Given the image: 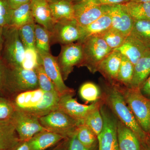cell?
Masks as SVG:
<instances>
[{"instance_id":"6da1fadb","label":"cell","mask_w":150,"mask_h":150,"mask_svg":"<svg viewBox=\"0 0 150 150\" xmlns=\"http://www.w3.org/2000/svg\"><path fill=\"white\" fill-rule=\"evenodd\" d=\"M16 110L40 118L58 109L60 96L40 88L13 95L9 97Z\"/></svg>"},{"instance_id":"7a4b0ae2","label":"cell","mask_w":150,"mask_h":150,"mask_svg":"<svg viewBox=\"0 0 150 150\" xmlns=\"http://www.w3.org/2000/svg\"><path fill=\"white\" fill-rule=\"evenodd\" d=\"M103 98L118 120L131 129L142 145L146 144L147 134L143 131L127 104L117 82L108 81L104 86Z\"/></svg>"},{"instance_id":"3957f363","label":"cell","mask_w":150,"mask_h":150,"mask_svg":"<svg viewBox=\"0 0 150 150\" xmlns=\"http://www.w3.org/2000/svg\"><path fill=\"white\" fill-rule=\"evenodd\" d=\"M3 37L1 59L8 67L22 68L25 48L21 40L18 28L9 25L3 28Z\"/></svg>"},{"instance_id":"277c9868","label":"cell","mask_w":150,"mask_h":150,"mask_svg":"<svg viewBox=\"0 0 150 150\" xmlns=\"http://www.w3.org/2000/svg\"><path fill=\"white\" fill-rule=\"evenodd\" d=\"M119 87L125 101L140 127L147 134L150 133V99L141 93L139 88L124 86Z\"/></svg>"},{"instance_id":"5b68a950","label":"cell","mask_w":150,"mask_h":150,"mask_svg":"<svg viewBox=\"0 0 150 150\" xmlns=\"http://www.w3.org/2000/svg\"><path fill=\"white\" fill-rule=\"evenodd\" d=\"M38 88L39 85L35 70L8 67L5 96L9 98L16 94Z\"/></svg>"},{"instance_id":"8992f818","label":"cell","mask_w":150,"mask_h":150,"mask_svg":"<svg viewBox=\"0 0 150 150\" xmlns=\"http://www.w3.org/2000/svg\"><path fill=\"white\" fill-rule=\"evenodd\" d=\"M83 59L80 67H86L94 74L101 62L113 50L109 47L100 35L87 38L82 42Z\"/></svg>"},{"instance_id":"52a82bcc","label":"cell","mask_w":150,"mask_h":150,"mask_svg":"<svg viewBox=\"0 0 150 150\" xmlns=\"http://www.w3.org/2000/svg\"><path fill=\"white\" fill-rule=\"evenodd\" d=\"M40 124L46 130L70 138L76 133L78 126L83 123L59 109L39 118Z\"/></svg>"},{"instance_id":"ba28073f","label":"cell","mask_w":150,"mask_h":150,"mask_svg":"<svg viewBox=\"0 0 150 150\" xmlns=\"http://www.w3.org/2000/svg\"><path fill=\"white\" fill-rule=\"evenodd\" d=\"M83 36V27L75 18L56 22L51 32V44L67 45L79 42Z\"/></svg>"},{"instance_id":"9c48e42d","label":"cell","mask_w":150,"mask_h":150,"mask_svg":"<svg viewBox=\"0 0 150 150\" xmlns=\"http://www.w3.org/2000/svg\"><path fill=\"white\" fill-rule=\"evenodd\" d=\"M63 79L67 80L75 67H80L83 59L82 44L79 42L62 45L61 52L56 57Z\"/></svg>"},{"instance_id":"30bf717a","label":"cell","mask_w":150,"mask_h":150,"mask_svg":"<svg viewBox=\"0 0 150 150\" xmlns=\"http://www.w3.org/2000/svg\"><path fill=\"white\" fill-rule=\"evenodd\" d=\"M103 119L102 131L97 136L98 150H115L118 149L117 140V120L103 105L100 106Z\"/></svg>"},{"instance_id":"8fae6325","label":"cell","mask_w":150,"mask_h":150,"mask_svg":"<svg viewBox=\"0 0 150 150\" xmlns=\"http://www.w3.org/2000/svg\"><path fill=\"white\" fill-rule=\"evenodd\" d=\"M21 141H28L35 134L46 129L40 124L39 118L16 110L10 120Z\"/></svg>"},{"instance_id":"7c38bea8","label":"cell","mask_w":150,"mask_h":150,"mask_svg":"<svg viewBox=\"0 0 150 150\" xmlns=\"http://www.w3.org/2000/svg\"><path fill=\"white\" fill-rule=\"evenodd\" d=\"M74 95L69 93L60 96L58 109L83 123L90 112L102 104L100 100L90 105L81 104L73 98Z\"/></svg>"},{"instance_id":"4fadbf2b","label":"cell","mask_w":150,"mask_h":150,"mask_svg":"<svg viewBox=\"0 0 150 150\" xmlns=\"http://www.w3.org/2000/svg\"><path fill=\"white\" fill-rule=\"evenodd\" d=\"M46 74L53 83L60 96L65 94H74V90L64 83L56 57L50 53L38 51Z\"/></svg>"},{"instance_id":"5bb4252c","label":"cell","mask_w":150,"mask_h":150,"mask_svg":"<svg viewBox=\"0 0 150 150\" xmlns=\"http://www.w3.org/2000/svg\"><path fill=\"white\" fill-rule=\"evenodd\" d=\"M74 18L82 27L95 21L104 13L103 6L95 0H73Z\"/></svg>"},{"instance_id":"9a60e30c","label":"cell","mask_w":150,"mask_h":150,"mask_svg":"<svg viewBox=\"0 0 150 150\" xmlns=\"http://www.w3.org/2000/svg\"><path fill=\"white\" fill-rule=\"evenodd\" d=\"M103 6L110 16L112 27L128 36L131 33L134 20L130 15L124 4Z\"/></svg>"},{"instance_id":"2e32d148","label":"cell","mask_w":150,"mask_h":150,"mask_svg":"<svg viewBox=\"0 0 150 150\" xmlns=\"http://www.w3.org/2000/svg\"><path fill=\"white\" fill-rule=\"evenodd\" d=\"M31 8L35 23L51 32L56 22L52 16L48 2L46 0H31Z\"/></svg>"},{"instance_id":"e0dca14e","label":"cell","mask_w":150,"mask_h":150,"mask_svg":"<svg viewBox=\"0 0 150 150\" xmlns=\"http://www.w3.org/2000/svg\"><path fill=\"white\" fill-rule=\"evenodd\" d=\"M121 56L120 52L113 50L103 60L98 67L97 71L100 73L108 81L117 82Z\"/></svg>"},{"instance_id":"ac0fdd59","label":"cell","mask_w":150,"mask_h":150,"mask_svg":"<svg viewBox=\"0 0 150 150\" xmlns=\"http://www.w3.org/2000/svg\"><path fill=\"white\" fill-rule=\"evenodd\" d=\"M114 50L120 52L134 65L145 52L149 50L137 38L129 34L123 44Z\"/></svg>"},{"instance_id":"d6986e66","label":"cell","mask_w":150,"mask_h":150,"mask_svg":"<svg viewBox=\"0 0 150 150\" xmlns=\"http://www.w3.org/2000/svg\"><path fill=\"white\" fill-rule=\"evenodd\" d=\"M117 140L119 150H142L140 140L131 129L117 120Z\"/></svg>"},{"instance_id":"ffe728a7","label":"cell","mask_w":150,"mask_h":150,"mask_svg":"<svg viewBox=\"0 0 150 150\" xmlns=\"http://www.w3.org/2000/svg\"><path fill=\"white\" fill-rule=\"evenodd\" d=\"M65 138L62 135L44 130L28 141L31 150H46L53 147Z\"/></svg>"},{"instance_id":"44dd1931","label":"cell","mask_w":150,"mask_h":150,"mask_svg":"<svg viewBox=\"0 0 150 150\" xmlns=\"http://www.w3.org/2000/svg\"><path fill=\"white\" fill-rule=\"evenodd\" d=\"M150 75V50H148L134 65L130 88H139Z\"/></svg>"},{"instance_id":"7402d4cb","label":"cell","mask_w":150,"mask_h":150,"mask_svg":"<svg viewBox=\"0 0 150 150\" xmlns=\"http://www.w3.org/2000/svg\"><path fill=\"white\" fill-rule=\"evenodd\" d=\"M21 141L10 121H0V150H10Z\"/></svg>"},{"instance_id":"603a6c76","label":"cell","mask_w":150,"mask_h":150,"mask_svg":"<svg viewBox=\"0 0 150 150\" xmlns=\"http://www.w3.org/2000/svg\"><path fill=\"white\" fill-rule=\"evenodd\" d=\"M48 4L55 22L61 20L75 18L73 0H56Z\"/></svg>"},{"instance_id":"cb8c5ba5","label":"cell","mask_w":150,"mask_h":150,"mask_svg":"<svg viewBox=\"0 0 150 150\" xmlns=\"http://www.w3.org/2000/svg\"><path fill=\"white\" fill-rule=\"evenodd\" d=\"M111 27H112L111 18L107 12L104 10V13L98 19L88 25L82 27V38L79 42H82L86 38L90 36L100 35Z\"/></svg>"},{"instance_id":"d4e9b609","label":"cell","mask_w":150,"mask_h":150,"mask_svg":"<svg viewBox=\"0 0 150 150\" xmlns=\"http://www.w3.org/2000/svg\"><path fill=\"white\" fill-rule=\"evenodd\" d=\"M34 21L31 8V1L17 8L13 9L9 26L19 28Z\"/></svg>"},{"instance_id":"484cf974","label":"cell","mask_w":150,"mask_h":150,"mask_svg":"<svg viewBox=\"0 0 150 150\" xmlns=\"http://www.w3.org/2000/svg\"><path fill=\"white\" fill-rule=\"evenodd\" d=\"M131 35L150 50V20H134Z\"/></svg>"},{"instance_id":"4316f807","label":"cell","mask_w":150,"mask_h":150,"mask_svg":"<svg viewBox=\"0 0 150 150\" xmlns=\"http://www.w3.org/2000/svg\"><path fill=\"white\" fill-rule=\"evenodd\" d=\"M124 4L134 20H150V2L130 1Z\"/></svg>"},{"instance_id":"83f0119b","label":"cell","mask_w":150,"mask_h":150,"mask_svg":"<svg viewBox=\"0 0 150 150\" xmlns=\"http://www.w3.org/2000/svg\"><path fill=\"white\" fill-rule=\"evenodd\" d=\"M134 71V65L127 58L122 55L117 82L126 87L130 88Z\"/></svg>"},{"instance_id":"f1b7e54d","label":"cell","mask_w":150,"mask_h":150,"mask_svg":"<svg viewBox=\"0 0 150 150\" xmlns=\"http://www.w3.org/2000/svg\"><path fill=\"white\" fill-rule=\"evenodd\" d=\"M35 41L37 51L50 53L51 32L37 23L35 25Z\"/></svg>"},{"instance_id":"f546056e","label":"cell","mask_w":150,"mask_h":150,"mask_svg":"<svg viewBox=\"0 0 150 150\" xmlns=\"http://www.w3.org/2000/svg\"><path fill=\"white\" fill-rule=\"evenodd\" d=\"M35 21L28 23L18 28L19 34L25 48H35Z\"/></svg>"},{"instance_id":"4dcf8cb0","label":"cell","mask_w":150,"mask_h":150,"mask_svg":"<svg viewBox=\"0 0 150 150\" xmlns=\"http://www.w3.org/2000/svg\"><path fill=\"white\" fill-rule=\"evenodd\" d=\"M79 93L82 99L86 103L98 101L102 96L99 87L91 82L83 84L80 88Z\"/></svg>"},{"instance_id":"1f68e13d","label":"cell","mask_w":150,"mask_h":150,"mask_svg":"<svg viewBox=\"0 0 150 150\" xmlns=\"http://www.w3.org/2000/svg\"><path fill=\"white\" fill-rule=\"evenodd\" d=\"M100 35L108 46L113 50L121 46L127 37L112 27L108 28Z\"/></svg>"},{"instance_id":"d6a6232c","label":"cell","mask_w":150,"mask_h":150,"mask_svg":"<svg viewBox=\"0 0 150 150\" xmlns=\"http://www.w3.org/2000/svg\"><path fill=\"white\" fill-rule=\"evenodd\" d=\"M76 134L79 141L85 146L91 147L95 146L97 136L84 123L78 126Z\"/></svg>"},{"instance_id":"836d02e7","label":"cell","mask_w":150,"mask_h":150,"mask_svg":"<svg viewBox=\"0 0 150 150\" xmlns=\"http://www.w3.org/2000/svg\"><path fill=\"white\" fill-rule=\"evenodd\" d=\"M100 106L97 108L87 115L83 123L89 127L97 136L102 131L103 121L100 111Z\"/></svg>"},{"instance_id":"e575fe53","label":"cell","mask_w":150,"mask_h":150,"mask_svg":"<svg viewBox=\"0 0 150 150\" xmlns=\"http://www.w3.org/2000/svg\"><path fill=\"white\" fill-rule=\"evenodd\" d=\"M35 71L37 74L39 88L47 92L58 93L54 83L44 71L42 64L39 65Z\"/></svg>"},{"instance_id":"d590c367","label":"cell","mask_w":150,"mask_h":150,"mask_svg":"<svg viewBox=\"0 0 150 150\" xmlns=\"http://www.w3.org/2000/svg\"><path fill=\"white\" fill-rule=\"evenodd\" d=\"M40 64H41V59L36 49L25 48L22 68L25 69L35 70Z\"/></svg>"},{"instance_id":"8d00e7d4","label":"cell","mask_w":150,"mask_h":150,"mask_svg":"<svg viewBox=\"0 0 150 150\" xmlns=\"http://www.w3.org/2000/svg\"><path fill=\"white\" fill-rule=\"evenodd\" d=\"M15 111L10 99L0 95V121H10Z\"/></svg>"},{"instance_id":"74e56055","label":"cell","mask_w":150,"mask_h":150,"mask_svg":"<svg viewBox=\"0 0 150 150\" xmlns=\"http://www.w3.org/2000/svg\"><path fill=\"white\" fill-rule=\"evenodd\" d=\"M12 10L8 0H0V27L9 25Z\"/></svg>"},{"instance_id":"f35d334b","label":"cell","mask_w":150,"mask_h":150,"mask_svg":"<svg viewBox=\"0 0 150 150\" xmlns=\"http://www.w3.org/2000/svg\"><path fill=\"white\" fill-rule=\"evenodd\" d=\"M95 146L88 147L83 145L76 136V133L69 138L67 150H94Z\"/></svg>"},{"instance_id":"ab89813d","label":"cell","mask_w":150,"mask_h":150,"mask_svg":"<svg viewBox=\"0 0 150 150\" xmlns=\"http://www.w3.org/2000/svg\"><path fill=\"white\" fill-rule=\"evenodd\" d=\"M8 67L0 57V95L5 96Z\"/></svg>"},{"instance_id":"60d3db41","label":"cell","mask_w":150,"mask_h":150,"mask_svg":"<svg viewBox=\"0 0 150 150\" xmlns=\"http://www.w3.org/2000/svg\"><path fill=\"white\" fill-rule=\"evenodd\" d=\"M98 4L102 6L124 4L131 1V0H95Z\"/></svg>"},{"instance_id":"b9f144b4","label":"cell","mask_w":150,"mask_h":150,"mask_svg":"<svg viewBox=\"0 0 150 150\" xmlns=\"http://www.w3.org/2000/svg\"><path fill=\"white\" fill-rule=\"evenodd\" d=\"M140 90L144 96L150 97V75L141 87Z\"/></svg>"},{"instance_id":"7bdbcfd3","label":"cell","mask_w":150,"mask_h":150,"mask_svg":"<svg viewBox=\"0 0 150 150\" xmlns=\"http://www.w3.org/2000/svg\"><path fill=\"white\" fill-rule=\"evenodd\" d=\"M31 0H8L10 6L12 9L17 8Z\"/></svg>"},{"instance_id":"ee69618b","label":"cell","mask_w":150,"mask_h":150,"mask_svg":"<svg viewBox=\"0 0 150 150\" xmlns=\"http://www.w3.org/2000/svg\"><path fill=\"white\" fill-rule=\"evenodd\" d=\"M10 150H31L28 141H21Z\"/></svg>"},{"instance_id":"f6af8a7d","label":"cell","mask_w":150,"mask_h":150,"mask_svg":"<svg viewBox=\"0 0 150 150\" xmlns=\"http://www.w3.org/2000/svg\"><path fill=\"white\" fill-rule=\"evenodd\" d=\"M69 138L65 139L56 146L51 150H67Z\"/></svg>"},{"instance_id":"bcb514c9","label":"cell","mask_w":150,"mask_h":150,"mask_svg":"<svg viewBox=\"0 0 150 150\" xmlns=\"http://www.w3.org/2000/svg\"><path fill=\"white\" fill-rule=\"evenodd\" d=\"M3 28L0 27V55L1 51L2 46L3 37Z\"/></svg>"},{"instance_id":"7dc6e473","label":"cell","mask_w":150,"mask_h":150,"mask_svg":"<svg viewBox=\"0 0 150 150\" xmlns=\"http://www.w3.org/2000/svg\"><path fill=\"white\" fill-rule=\"evenodd\" d=\"M132 1L140 3H147L150 2V0H131Z\"/></svg>"},{"instance_id":"c3c4849f","label":"cell","mask_w":150,"mask_h":150,"mask_svg":"<svg viewBox=\"0 0 150 150\" xmlns=\"http://www.w3.org/2000/svg\"><path fill=\"white\" fill-rule=\"evenodd\" d=\"M146 144L150 148V133L147 135V139Z\"/></svg>"},{"instance_id":"681fc988","label":"cell","mask_w":150,"mask_h":150,"mask_svg":"<svg viewBox=\"0 0 150 150\" xmlns=\"http://www.w3.org/2000/svg\"><path fill=\"white\" fill-rule=\"evenodd\" d=\"M143 149L142 150H150V148L147 145H142Z\"/></svg>"},{"instance_id":"f907efd6","label":"cell","mask_w":150,"mask_h":150,"mask_svg":"<svg viewBox=\"0 0 150 150\" xmlns=\"http://www.w3.org/2000/svg\"><path fill=\"white\" fill-rule=\"evenodd\" d=\"M46 1L48 2V3H49L54 1H56V0H46Z\"/></svg>"},{"instance_id":"816d5d0a","label":"cell","mask_w":150,"mask_h":150,"mask_svg":"<svg viewBox=\"0 0 150 150\" xmlns=\"http://www.w3.org/2000/svg\"></svg>"}]
</instances>
